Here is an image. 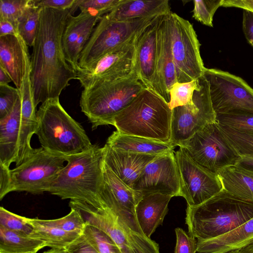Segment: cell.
I'll return each instance as SVG.
<instances>
[{
	"mask_svg": "<svg viewBox=\"0 0 253 253\" xmlns=\"http://www.w3.org/2000/svg\"><path fill=\"white\" fill-rule=\"evenodd\" d=\"M43 253H70L66 248H51Z\"/></svg>",
	"mask_w": 253,
	"mask_h": 253,
	"instance_id": "cell-52",
	"label": "cell"
},
{
	"mask_svg": "<svg viewBox=\"0 0 253 253\" xmlns=\"http://www.w3.org/2000/svg\"><path fill=\"white\" fill-rule=\"evenodd\" d=\"M132 189L142 195L159 193L179 196L180 176L174 151L158 156L148 164Z\"/></svg>",
	"mask_w": 253,
	"mask_h": 253,
	"instance_id": "cell-16",
	"label": "cell"
},
{
	"mask_svg": "<svg viewBox=\"0 0 253 253\" xmlns=\"http://www.w3.org/2000/svg\"><path fill=\"white\" fill-rule=\"evenodd\" d=\"M67 164L47 192L62 199L85 202L97 209L107 206L102 199L104 150L96 145L81 153L65 157Z\"/></svg>",
	"mask_w": 253,
	"mask_h": 253,
	"instance_id": "cell-2",
	"label": "cell"
},
{
	"mask_svg": "<svg viewBox=\"0 0 253 253\" xmlns=\"http://www.w3.org/2000/svg\"><path fill=\"white\" fill-rule=\"evenodd\" d=\"M101 195L106 205L118 206L135 217L136 206L143 196L126 184L105 163Z\"/></svg>",
	"mask_w": 253,
	"mask_h": 253,
	"instance_id": "cell-23",
	"label": "cell"
},
{
	"mask_svg": "<svg viewBox=\"0 0 253 253\" xmlns=\"http://www.w3.org/2000/svg\"><path fill=\"white\" fill-rule=\"evenodd\" d=\"M253 218V202L236 197L223 189L211 198L186 210L188 234L197 240L221 235Z\"/></svg>",
	"mask_w": 253,
	"mask_h": 253,
	"instance_id": "cell-3",
	"label": "cell"
},
{
	"mask_svg": "<svg viewBox=\"0 0 253 253\" xmlns=\"http://www.w3.org/2000/svg\"><path fill=\"white\" fill-rule=\"evenodd\" d=\"M0 227L19 234L29 236L34 228L25 217L12 213L4 208H0Z\"/></svg>",
	"mask_w": 253,
	"mask_h": 253,
	"instance_id": "cell-37",
	"label": "cell"
},
{
	"mask_svg": "<svg viewBox=\"0 0 253 253\" xmlns=\"http://www.w3.org/2000/svg\"><path fill=\"white\" fill-rule=\"evenodd\" d=\"M170 13L159 17L157 35L158 94L168 103L170 89L177 82L171 46Z\"/></svg>",
	"mask_w": 253,
	"mask_h": 253,
	"instance_id": "cell-18",
	"label": "cell"
},
{
	"mask_svg": "<svg viewBox=\"0 0 253 253\" xmlns=\"http://www.w3.org/2000/svg\"><path fill=\"white\" fill-rule=\"evenodd\" d=\"M221 6L242 8L253 13V0H223Z\"/></svg>",
	"mask_w": 253,
	"mask_h": 253,
	"instance_id": "cell-48",
	"label": "cell"
},
{
	"mask_svg": "<svg viewBox=\"0 0 253 253\" xmlns=\"http://www.w3.org/2000/svg\"><path fill=\"white\" fill-rule=\"evenodd\" d=\"M171 46L177 82L186 83L203 76L206 67L193 25L175 13L170 14Z\"/></svg>",
	"mask_w": 253,
	"mask_h": 253,
	"instance_id": "cell-11",
	"label": "cell"
},
{
	"mask_svg": "<svg viewBox=\"0 0 253 253\" xmlns=\"http://www.w3.org/2000/svg\"><path fill=\"white\" fill-rule=\"evenodd\" d=\"M218 125L230 144L240 157L253 158V133L241 132Z\"/></svg>",
	"mask_w": 253,
	"mask_h": 253,
	"instance_id": "cell-34",
	"label": "cell"
},
{
	"mask_svg": "<svg viewBox=\"0 0 253 253\" xmlns=\"http://www.w3.org/2000/svg\"><path fill=\"white\" fill-rule=\"evenodd\" d=\"M171 116L168 103L154 91L145 88L114 117L112 125L124 134L169 143Z\"/></svg>",
	"mask_w": 253,
	"mask_h": 253,
	"instance_id": "cell-4",
	"label": "cell"
},
{
	"mask_svg": "<svg viewBox=\"0 0 253 253\" xmlns=\"http://www.w3.org/2000/svg\"><path fill=\"white\" fill-rule=\"evenodd\" d=\"M19 97V90L16 87L0 85V119L11 113Z\"/></svg>",
	"mask_w": 253,
	"mask_h": 253,
	"instance_id": "cell-41",
	"label": "cell"
},
{
	"mask_svg": "<svg viewBox=\"0 0 253 253\" xmlns=\"http://www.w3.org/2000/svg\"><path fill=\"white\" fill-rule=\"evenodd\" d=\"M37 118L35 134L41 147L51 153L69 156L88 150L93 145L82 126L62 106L59 98L42 103Z\"/></svg>",
	"mask_w": 253,
	"mask_h": 253,
	"instance_id": "cell-6",
	"label": "cell"
},
{
	"mask_svg": "<svg viewBox=\"0 0 253 253\" xmlns=\"http://www.w3.org/2000/svg\"><path fill=\"white\" fill-rule=\"evenodd\" d=\"M145 87L136 73L118 81L84 88L80 106L92 129L112 124L114 117Z\"/></svg>",
	"mask_w": 253,
	"mask_h": 253,
	"instance_id": "cell-7",
	"label": "cell"
},
{
	"mask_svg": "<svg viewBox=\"0 0 253 253\" xmlns=\"http://www.w3.org/2000/svg\"><path fill=\"white\" fill-rule=\"evenodd\" d=\"M229 253H236V252H233Z\"/></svg>",
	"mask_w": 253,
	"mask_h": 253,
	"instance_id": "cell-54",
	"label": "cell"
},
{
	"mask_svg": "<svg viewBox=\"0 0 253 253\" xmlns=\"http://www.w3.org/2000/svg\"><path fill=\"white\" fill-rule=\"evenodd\" d=\"M83 234L99 253H123L110 236L95 226L85 223Z\"/></svg>",
	"mask_w": 253,
	"mask_h": 253,
	"instance_id": "cell-33",
	"label": "cell"
},
{
	"mask_svg": "<svg viewBox=\"0 0 253 253\" xmlns=\"http://www.w3.org/2000/svg\"><path fill=\"white\" fill-rule=\"evenodd\" d=\"M42 7L36 5L34 0H30L18 20L19 35L28 46H33L37 36Z\"/></svg>",
	"mask_w": 253,
	"mask_h": 253,
	"instance_id": "cell-32",
	"label": "cell"
},
{
	"mask_svg": "<svg viewBox=\"0 0 253 253\" xmlns=\"http://www.w3.org/2000/svg\"><path fill=\"white\" fill-rule=\"evenodd\" d=\"M213 109L216 114L253 113V88L241 78L219 69L205 70Z\"/></svg>",
	"mask_w": 253,
	"mask_h": 253,
	"instance_id": "cell-13",
	"label": "cell"
},
{
	"mask_svg": "<svg viewBox=\"0 0 253 253\" xmlns=\"http://www.w3.org/2000/svg\"><path fill=\"white\" fill-rule=\"evenodd\" d=\"M20 133L16 166L20 165L34 152L35 149L32 147L31 140L38 126L36 108L32 90L29 88L23 89L20 92Z\"/></svg>",
	"mask_w": 253,
	"mask_h": 253,
	"instance_id": "cell-25",
	"label": "cell"
},
{
	"mask_svg": "<svg viewBox=\"0 0 253 253\" xmlns=\"http://www.w3.org/2000/svg\"><path fill=\"white\" fill-rule=\"evenodd\" d=\"M174 155L180 176L179 196L186 200L187 206L199 205L223 189L217 175L197 164L182 148Z\"/></svg>",
	"mask_w": 253,
	"mask_h": 253,
	"instance_id": "cell-14",
	"label": "cell"
},
{
	"mask_svg": "<svg viewBox=\"0 0 253 253\" xmlns=\"http://www.w3.org/2000/svg\"><path fill=\"white\" fill-rule=\"evenodd\" d=\"M29 1L30 0H0V19L10 22L17 30L18 20Z\"/></svg>",
	"mask_w": 253,
	"mask_h": 253,
	"instance_id": "cell-40",
	"label": "cell"
},
{
	"mask_svg": "<svg viewBox=\"0 0 253 253\" xmlns=\"http://www.w3.org/2000/svg\"><path fill=\"white\" fill-rule=\"evenodd\" d=\"M137 37V36H136ZM136 37L100 59L90 69L77 72L84 88L126 79L135 73Z\"/></svg>",
	"mask_w": 253,
	"mask_h": 253,
	"instance_id": "cell-15",
	"label": "cell"
},
{
	"mask_svg": "<svg viewBox=\"0 0 253 253\" xmlns=\"http://www.w3.org/2000/svg\"><path fill=\"white\" fill-rule=\"evenodd\" d=\"M160 17L137 36L135 43V69L137 77L145 88L158 94L157 35Z\"/></svg>",
	"mask_w": 253,
	"mask_h": 253,
	"instance_id": "cell-17",
	"label": "cell"
},
{
	"mask_svg": "<svg viewBox=\"0 0 253 253\" xmlns=\"http://www.w3.org/2000/svg\"><path fill=\"white\" fill-rule=\"evenodd\" d=\"M217 175L223 190L240 199L253 202V171L237 164L222 169Z\"/></svg>",
	"mask_w": 253,
	"mask_h": 253,
	"instance_id": "cell-28",
	"label": "cell"
},
{
	"mask_svg": "<svg viewBox=\"0 0 253 253\" xmlns=\"http://www.w3.org/2000/svg\"><path fill=\"white\" fill-rule=\"evenodd\" d=\"M21 110L20 96L11 113L0 119V163L7 168L17 159Z\"/></svg>",
	"mask_w": 253,
	"mask_h": 253,
	"instance_id": "cell-26",
	"label": "cell"
},
{
	"mask_svg": "<svg viewBox=\"0 0 253 253\" xmlns=\"http://www.w3.org/2000/svg\"><path fill=\"white\" fill-rule=\"evenodd\" d=\"M39 221L43 224L55 227L68 232L82 234L85 223L80 213L75 210L71 209L66 215L55 219H40Z\"/></svg>",
	"mask_w": 253,
	"mask_h": 253,
	"instance_id": "cell-38",
	"label": "cell"
},
{
	"mask_svg": "<svg viewBox=\"0 0 253 253\" xmlns=\"http://www.w3.org/2000/svg\"><path fill=\"white\" fill-rule=\"evenodd\" d=\"M103 148L104 163L131 188L146 166L158 156L123 151L106 144Z\"/></svg>",
	"mask_w": 253,
	"mask_h": 253,
	"instance_id": "cell-19",
	"label": "cell"
},
{
	"mask_svg": "<svg viewBox=\"0 0 253 253\" xmlns=\"http://www.w3.org/2000/svg\"><path fill=\"white\" fill-rule=\"evenodd\" d=\"M42 7L31 59V82L35 107L59 96L77 79V72L67 61L62 36L69 17L77 9Z\"/></svg>",
	"mask_w": 253,
	"mask_h": 253,
	"instance_id": "cell-1",
	"label": "cell"
},
{
	"mask_svg": "<svg viewBox=\"0 0 253 253\" xmlns=\"http://www.w3.org/2000/svg\"><path fill=\"white\" fill-rule=\"evenodd\" d=\"M243 31L248 43L253 47V13L244 10L243 22Z\"/></svg>",
	"mask_w": 253,
	"mask_h": 253,
	"instance_id": "cell-47",
	"label": "cell"
},
{
	"mask_svg": "<svg viewBox=\"0 0 253 253\" xmlns=\"http://www.w3.org/2000/svg\"><path fill=\"white\" fill-rule=\"evenodd\" d=\"M31 62L28 45L19 35L0 37V65L19 89Z\"/></svg>",
	"mask_w": 253,
	"mask_h": 253,
	"instance_id": "cell-20",
	"label": "cell"
},
{
	"mask_svg": "<svg viewBox=\"0 0 253 253\" xmlns=\"http://www.w3.org/2000/svg\"><path fill=\"white\" fill-rule=\"evenodd\" d=\"M171 196L159 193L143 194L137 204L135 215L143 234L148 238L162 225L168 211Z\"/></svg>",
	"mask_w": 253,
	"mask_h": 253,
	"instance_id": "cell-21",
	"label": "cell"
},
{
	"mask_svg": "<svg viewBox=\"0 0 253 253\" xmlns=\"http://www.w3.org/2000/svg\"><path fill=\"white\" fill-rule=\"evenodd\" d=\"M176 245L174 253H196L197 249V240L187 234L183 229H175Z\"/></svg>",
	"mask_w": 253,
	"mask_h": 253,
	"instance_id": "cell-43",
	"label": "cell"
},
{
	"mask_svg": "<svg viewBox=\"0 0 253 253\" xmlns=\"http://www.w3.org/2000/svg\"><path fill=\"white\" fill-rule=\"evenodd\" d=\"M76 0H34L35 4L41 7L57 9H69L74 5Z\"/></svg>",
	"mask_w": 253,
	"mask_h": 253,
	"instance_id": "cell-46",
	"label": "cell"
},
{
	"mask_svg": "<svg viewBox=\"0 0 253 253\" xmlns=\"http://www.w3.org/2000/svg\"><path fill=\"white\" fill-rule=\"evenodd\" d=\"M45 247L41 240L0 227V253H37Z\"/></svg>",
	"mask_w": 253,
	"mask_h": 253,
	"instance_id": "cell-31",
	"label": "cell"
},
{
	"mask_svg": "<svg viewBox=\"0 0 253 253\" xmlns=\"http://www.w3.org/2000/svg\"><path fill=\"white\" fill-rule=\"evenodd\" d=\"M199 86L198 79L186 83H175L170 89L169 108L172 109L191 104L193 102L194 91Z\"/></svg>",
	"mask_w": 253,
	"mask_h": 253,
	"instance_id": "cell-36",
	"label": "cell"
},
{
	"mask_svg": "<svg viewBox=\"0 0 253 253\" xmlns=\"http://www.w3.org/2000/svg\"><path fill=\"white\" fill-rule=\"evenodd\" d=\"M103 16L91 10H83L77 16L71 15L67 22L62 36V45L67 61L70 64L75 44L85 29L97 23Z\"/></svg>",
	"mask_w": 253,
	"mask_h": 253,
	"instance_id": "cell-29",
	"label": "cell"
},
{
	"mask_svg": "<svg viewBox=\"0 0 253 253\" xmlns=\"http://www.w3.org/2000/svg\"><path fill=\"white\" fill-rule=\"evenodd\" d=\"M10 169L0 163V200L11 192Z\"/></svg>",
	"mask_w": 253,
	"mask_h": 253,
	"instance_id": "cell-45",
	"label": "cell"
},
{
	"mask_svg": "<svg viewBox=\"0 0 253 253\" xmlns=\"http://www.w3.org/2000/svg\"><path fill=\"white\" fill-rule=\"evenodd\" d=\"M69 206L80 213L85 223L110 236L123 253H160L159 244L143 234L136 217L122 209H97L78 200H70Z\"/></svg>",
	"mask_w": 253,
	"mask_h": 253,
	"instance_id": "cell-5",
	"label": "cell"
},
{
	"mask_svg": "<svg viewBox=\"0 0 253 253\" xmlns=\"http://www.w3.org/2000/svg\"><path fill=\"white\" fill-rule=\"evenodd\" d=\"M12 82L7 71L0 65V85L8 84Z\"/></svg>",
	"mask_w": 253,
	"mask_h": 253,
	"instance_id": "cell-51",
	"label": "cell"
},
{
	"mask_svg": "<svg viewBox=\"0 0 253 253\" xmlns=\"http://www.w3.org/2000/svg\"><path fill=\"white\" fill-rule=\"evenodd\" d=\"M253 243V218L216 237L197 240L198 253H229Z\"/></svg>",
	"mask_w": 253,
	"mask_h": 253,
	"instance_id": "cell-22",
	"label": "cell"
},
{
	"mask_svg": "<svg viewBox=\"0 0 253 253\" xmlns=\"http://www.w3.org/2000/svg\"><path fill=\"white\" fill-rule=\"evenodd\" d=\"M25 219L34 228L30 236L43 241L46 247L51 248H66L82 234L42 224L37 218Z\"/></svg>",
	"mask_w": 253,
	"mask_h": 253,
	"instance_id": "cell-30",
	"label": "cell"
},
{
	"mask_svg": "<svg viewBox=\"0 0 253 253\" xmlns=\"http://www.w3.org/2000/svg\"><path fill=\"white\" fill-rule=\"evenodd\" d=\"M157 17L119 21L104 15L80 55L78 71L91 68L104 55L136 37Z\"/></svg>",
	"mask_w": 253,
	"mask_h": 253,
	"instance_id": "cell-8",
	"label": "cell"
},
{
	"mask_svg": "<svg viewBox=\"0 0 253 253\" xmlns=\"http://www.w3.org/2000/svg\"><path fill=\"white\" fill-rule=\"evenodd\" d=\"M122 0H76L75 4L81 11L91 10L103 16L112 11Z\"/></svg>",
	"mask_w": 253,
	"mask_h": 253,
	"instance_id": "cell-42",
	"label": "cell"
},
{
	"mask_svg": "<svg viewBox=\"0 0 253 253\" xmlns=\"http://www.w3.org/2000/svg\"><path fill=\"white\" fill-rule=\"evenodd\" d=\"M236 252V253H253V243Z\"/></svg>",
	"mask_w": 253,
	"mask_h": 253,
	"instance_id": "cell-53",
	"label": "cell"
},
{
	"mask_svg": "<svg viewBox=\"0 0 253 253\" xmlns=\"http://www.w3.org/2000/svg\"><path fill=\"white\" fill-rule=\"evenodd\" d=\"M66 248L70 253H99L83 233Z\"/></svg>",
	"mask_w": 253,
	"mask_h": 253,
	"instance_id": "cell-44",
	"label": "cell"
},
{
	"mask_svg": "<svg viewBox=\"0 0 253 253\" xmlns=\"http://www.w3.org/2000/svg\"><path fill=\"white\" fill-rule=\"evenodd\" d=\"M6 35H19L15 27L10 22L0 19V37Z\"/></svg>",
	"mask_w": 253,
	"mask_h": 253,
	"instance_id": "cell-49",
	"label": "cell"
},
{
	"mask_svg": "<svg viewBox=\"0 0 253 253\" xmlns=\"http://www.w3.org/2000/svg\"><path fill=\"white\" fill-rule=\"evenodd\" d=\"M216 121L219 125L235 130L253 133V113L233 112L216 114Z\"/></svg>",
	"mask_w": 253,
	"mask_h": 253,
	"instance_id": "cell-35",
	"label": "cell"
},
{
	"mask_svg": "<svg viewBox=\"0 0 253 253\" xmlns=\"http://www.w3.org/2000/svg\"><path fill=\"white\" fill-rule=\"evenodd\" d=\"M106 144L119 150L159 156L173 151L171 142L164 143L137 136L127 135L117 130L108 138Z\"/></svg>",
	"mask_w": 253,
	"mask_h": 253,
	"instance_id": "cell-27",
	"label": "cell"
},
{
	"mask_svg": "<svg viewBox=\"0 0 253 253\" xmlns=\"http://www.w3.org/2000/svg\"></svg>",
	"mask_w": 253,
	"mask_h": 253,
	"instance_id": "cell-55",
	"label": "cell"
},
{
	"mask_svg": "<svg viewBox=\"0 0 253 253\" xmlns=\"http://www.w3.org/2000/svg\"><path fill=\"white\" fill-rule=\"evenodd\" d=\"M223 0H195L193 17L202 24L212 27L213 15Z\"/></svg>",
	"mask_w": 253,
	"mask_h": 253,
	"instance_id": "cell-39",
	"label": "cell"
},
{
	"mask_svg": "<svg viewBox=\"0 0 253 253\" xmlns=\"http://www.w3.org/2000/svg\"><path fill=\"white\" fill-rule=\"evenodd\" d=\"M65 157L51 153L42 147L20 165L10 169L11 192L25 191L37 195L48 192L65 167Z\"/></svg>",
	"mask_w": 253,
	"mask_h": 253,
	"instance_id": "cell-10",
	"label": "cell"
},
{
	"mask_svg": "<svg viewBox=\"0 0 253 253\" xmlns=\"http://www.w3.org/2000/svg\"><path fill=\"white\" fill-rule=\"evenodd\" d=\"M191 104L172 109L170 142L180 146L207 125L216 121V114L210 97L209 84L204 77L198 79Z\"/></svg>",
	"mask_w": 253,
	"mask_h": 253,
	"instance_id": "cell-12",
	"label": "cell"
},
{
	"mask_svg": "<svg viewBox=\"0 0 253 253\" xmlns=\"http://www.w3.org/2000/svg\"><path fill=\"white\" fill-rule=\"evenodd\" d=\"M179 147L197 164L216 174L222 169L237 164L241 158L216 122L206 126Z\"/></svg>",
	"mask_w": 253,
	"mask_h": 253,
	"instance_id": "cell-9",
	"label": "cell"
},
{
	"mask_svg": "<svg viewBox=\"0 0 253 253\" xmlns=\"http://www.w3.org/2000/svg\"><path fill=\"white\" fill-rule=\"evenodd\" d=\"M171 12L168 0H122L112 11L105 15L112 20L125 21L159 17Z\"/></svg>",
	"mask_w": 253,
	"mask_h": 253,
	"instance_id": "cell-24",
	"label": "cell"
},
{
	"mask_svg": "<svg viewBox=\"0 0 253 253\" xmlns=\"http://www.w3.org/2000/svg\"><path fill=\"white\" fill-rule=\"evenodd\" d=\"M237 164L248 170L253 171V158L241 157Z\"/></svg>",
	"mask_w": 253,
	"mask_h": 253,
	"instance_id": "cell-50",
	"label": "cell"
}]
</instances>
